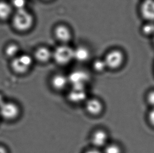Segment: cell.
Listing matches in <instances>:
<instances>
[{
	"label": "cell",
	"mask_w": 154,
	"mask_h": 153,
	"mask_svg": "<svg viewBox=\"0 0 154 153\" xmlns=\"http://www.w3.org/2000/svg\"><path fill=\"white\" fill-rule=\"evenodd\" d=\"M108 141V135L105 130H99L95 131L92 135L91 142L92 144L96 147L106 146Z\"/></svg>",
	"instance_id": "30bf717a"
},
{
	"label": "cell",
	"mask_w": 154,
	"mask_h": 153,
	"mask_svg": "<svg viewBox=\"0 0 154 153\" xmlns=\"http://www.w3.org/2000/svg\"><path fill=\"white\" fill-rule=\"evenodd\" d=\"M68 76L62 74L54 75L51 80V85L57 90H62L66 87L69 83Z\"/></svg>",
	"instance_id": "5bb4252c"
},
{
	"label": "cell",
	"mask_w": 154,
	"mask_h": 153,
	"mask_svg": "<svg viewBox=\"0 0 154 153\" xmlns=\"http://www.w3.org/2000/svg\"><path fill=\"white\" fill-rule=\"evenodd\" d=\"M13 5L17 8V10L24 9L26 4V0H13Z\"/></svg>",
	"instance_id": "ffe728a7"
},
{
	"label": "cell",
	"mask_w": 154,
	"mask_h": 153,
	"mask_svg": "<svg viewBox=\"0 0 154 153\" xmlns=\"http://www.w3.org/2000/svg\"><path fill=\"white\" fill-rule=\"evenodd\" d=\"M149 120L150 123L154 125V109L152 110L149 114Z\"/></svg>",
	"instance_id": "7402d4cb"
},
{
	"label": "cell",
	"mask_w": 154,
	"mask_h": 153,
	"mask_svg": "<svg viewBox=\"0 0 154 153\" xmlns=\"http://www.w3.org/2000/svg\"><path fill=\"white\" fill-rule=\"evenodd\" d=\"M104 59L107 68L116 69L123 65L125 62V56L121 50L115 49L108 52Z\"/></svg>",
	"instance_id": "277c9868"
},
{
	"label": "cell",
	"mask_w": 154,
	"mask_h": 153,
	"mask_svg": "<svg viewBox=\"0 0 154 153\" xmlns=\"http://www.w3.org/2000/svg\"><path fill=\"white\" fill-rule=\"evenodd\" d=\"M33 62L31 56L27 54H23L17 56L13 60L12 67L17 74H23L29 70Z\"/></svg>",
	"instance_id": "3957f363"
},
{
	"label": "cell",
	"mask_w": 154,
	"mask_h": 153,
	"mask_svg": "<svg viewBox=\"0 0 154 153\" xmlns=\"http://www.w3.org/2000/svg\"><path fill=\"white\" fill-rule=\"evenodd\" d=\"M4 102H3V99H2L1 96L0 95V106H1V105H2V104H3Z\"/></svg>",
	"instance_id": "d4e9b609"
},
{
	"label": "cell",
	"mask_w": 154,
	"mask_h": 153,
	"mask_svg": "<svg viewBox=\"0 0 154 153\" xmlns=\"http://www.w3.org/2000/svg\"><path fill=\"white\" fill-rule=\"evenodd\" d=\"M147 99L149 104L154 106V91H152L149 93Z\"/></svg>",
	"instance_id": "44dd1931"
},
{
	"label": "cell",
	"mask_w": 154,
	"mask_h": 153,
	"mask_svg": "<svg viewBox=\"0 0 154 153\" xmlns=\"http://www.w3.org/2000/svg\"><path fill=\"white\" fill-rule=\"evenodd\" d=\"M85 153H102L100 151H98L97 149H91L88 151L86 152Z\"/></svg>",
	"instance_id": "603a6c76"
},
{
	"label": "cell",
	"mask_w": 154,
	"mask_h": 153,
	"mask_svg": "<svg viewBox=\"0 0 154 153\" xmlns=\"http://www.w3.org/2000/svg\"><path fill=\"white\" fill-rule=\"evenodd\" d=\"M139 11L145 22H154V0H143L140 5Z\"/></svg>",
	"instance_id": "8992f818"
},
{
	"label": "cell",
	"mask_w": 154,
	"mask_h": 153,
	"mask_svg": "<svg viewBox=\"0 0 154 153\" xmlns=\"http://www.w3.org/2000/svg\"><path fill=\"white\" fill-rule=\"evenodd\" d=\"M53 58L60 65H66L74 60V49L67 44H62L53 52Z\"/></svg>",
	"instance_id": "7a4b0ae2"
},
{
	"label": "cell",
	"mask_w": 154,
	"mask_h": 153,
	"mask_svg": "<svg viewBox=\"0 0 154 153\" xmlns=\"http://www.w3.org/2000/svg\"><path fill=\"white\" fill-rule=\"evenodd\" d=\"M10 5L5 2H0V19L6 20L10 16L12 13Z\"/></svg>",
	"instance_id": "2e32d148"
},
{
	"label": "cell",
	"mask_w": 154,
	"mask_h": 153,
	"mask_svg": "<svg viewBox=\"0 0 154 153\" xmlns=\"http://www.w3.org/2000/svg\"><path fill=\"white\" fill-rule=\"evenodd\" d=\"M68 79L72 87L85 88L86 85L90 80V75L86 71L79 69L72 71Z\"/></svg>",
	"instance_id": "5b68a950"
},
{
	"label": "cell",
	"mask_w": 154,
	"mask_h": 153,
	"mask_svg": "<svg viewBox=\"0 0 154 153\" xmlns=\"http://www.w3.org/2000/svg\"><path fill=\"white\" fill-rule=\"evenodd\" d=\"M69 99L73 103L78 104L83 101L87 97V93L85 88L72 87L68 95Z\"/></svg>",
	"instance_id": "9c48e42d"
},
{
	"label": "cell",
	"mask_w": 154,
	"mask_h": 153,
	"mask_svg": "<svg viewBox=\"0 0 154 153\" xmlns=\"http://www.w3.org/2000/svg\"><path fill=\"white\" fill-rule=\"evenodd\" d=\"M34 20L32 14L24 8L17 10L13 16V24L17 31L27 32L33 26Z\"/></svg>",
	"instance_id": "6da1fadb"
},
{
	"label": "cell",
	"mask_w": 154,
	"mask_h": 153,
	"mask_svg": "<svg viewBox=\"0 0 154 153\" xmlns=\"http://www.w3.org/2000/svg\"><path fill=\"white\" fill-rule=\"evenodd\" d=\"M0 153H7L6 150L4 149V148L0 147Z\"/></svg>",
	"instance_id": "cb8c5ba5"
},
{
	"label": "cell",
	"mask_w": 154,
	"mask_h": 153,
	"mask_svg": "<svg viewBox=\"0 0 154 153\" xmlns=\"http://www.w3.org/2000/svg\"><path fill=\"white\" fill-rule=\"evenodd\" d=\"M56 39L62 44H67L72 38L71 29L66 25L60 24L56 26L54 31Z\"/></svg>",
	"instance_id": "ba28073f"
},
{
	"label": "cell",
	"mask_w": 154,
	"mask_h": 153,
	"mask_svg": "<svg viewBox=\"0 0 154 153\" xmlns=\"http://www.w3.org/2000/svg\"><path fill=\"white\" fill-rule=\"evenodd\" d=\"M34 57L36 60L41 63L48 62L53 58V52L46 47L41 46L38 48L34 52Z\"/></svg>",
	"instance_id": "8fae6325"
},
{
	"label": "cell",
	"mask_w": 154,
	"mask_h": 153,
	"mask_svg": "<svg viewBox=\"0 0 154 153\" xmlns=\"http://www.w3.org/2000/svg\"><path fill=\"white\" fill-rule=\"evenodd\" d=\"M91 56L90 50L84 46H79L74 49V59L79 62L88 61Z\"/></svg>",
	"instance_id": "4fadbf2b"
},
{
	"label": "cell",
	"mask_w": 154,
	"mask_h": 153,
	"mask_svg": "<svg viewBox=\"0 0 154 153\" xmlns=\"http://www.w3.org/2000/svg\"><path fill=\"white\" fill-rule=\"evenodd\" d=\"M86 109L90 114L97 116L101 113L103 109L102 102L97 99H91L86 103Z\"/></svg>",
	"instance_id": "7c38bea8"
},
{
	"label": "cell",
	"mask_w": 154,
	"mask_h": 153,
	"mask_svg": "<svg viewBox=\"0 0 154 153\" xmlns=\"http://www.w3.org/2000/svg\"><path fill=\"white\" fill-rule=\"evenodd\" d=\"M152 43H153V45H154V36L152 37Z\"/></svg>",
	"instance_id": "484cf974"
},
{
	"label": "cell",
	"mask_w": 154,
	"mask_h": 153,
	"mask_svg": "<svg viewBox=\"0 0 154 153\" xmlns=\"http://www.w3.org/2000/svg\"><path fill=\"white\" fill-rule=\"evenodd\" d=\"M19 108L17 104L11 102H4L0 106V114L7 120H13L19 116Z\"/></svg>",
	"instance_id": "52a82bcc"
},
{
	"label": "cell",
	"mask_w": 154,
	"mask_h": 153,
	"mask_svg": "<svg viewBox=\"0 0 154 153\" xmlns=\"http://www.w3.org/2000/svg\"><path fill=\"white\" fill-rule=\"evenodd\" d=\"M47 1H48V0H47Z\"/></svg>",
	"instance_id": "4316f807"
},
{
	"label": "cell",
	"mask_w": 154,
	"mask_h": 153,
	"mask_svg": "<svg viewBox=\"0 0 154 153\" xmlns=\"http://www.w3.org/2000/svg\"><path fill=\"white\" fill-rule=\"evenodd\" d=\"M93 68L94 70L98 73H100L104 71L107 67L104 59H97L94 60L93 63Z\"/></svg>",
	"instance_id": "e0dca14e"
},
{
	"label": "cell",
	"mask_w": 154,
	"mask_h": 153,
	"mask_svg": "<svg viewBox=\"0 0 154 153\" xmlns=\"http://www.w3.org/2000/svg\"><path fill=\"white\" fill-rule=\"evenodd\" d=\"M19 47L15 44H11L6 48L5 52L9 57H14L19 53Z\"/></svg>",
	"instance_id": "ac0fdd59"
},
{
	"label": "cell",
	"mask_w": 154,
	"mask_h": 153,
	"mask_svg": "<svg viewBox=\"0 0 154 153\" xmlns=\"http://www.w3.org/2000/svg\"><path fill=\"white\" fill-rule=\"evenodd\" d=\"M140 31L144 36L152 38L154 36V22H145Z\"/></svg>",
	"instance_id": "9a60e30c"
},
{
	"label": "cell",
	"mask_w": 154,
	"mask_h": 153,
	"mask_svg": "<svg viewBox=\"0 0 154 153\" xmlns=\"http://www.w3.org/2000/svg\"><path fill=\"white\" fill-rule=\"evenodd\" d=\"M103 153H122V150L119 145L112 144L107 145Z\"/></svg>",
	"instance_id": "d6986e66"
}]
</instances>
